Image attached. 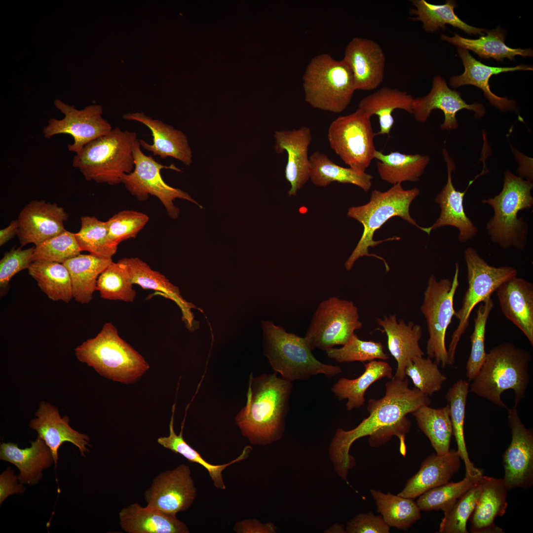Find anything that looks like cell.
I'll return each instance as SVG.
<instances>
[{
  "label": "cell",
  "instance_id": "74e56055",
  "mask_svg": "<svg viewBox=\"0 0 533 533\" xmlns=\"http://www.w3.org/2000/svg\"><path fill=\"white\" fill-rule=\"evenodd\" d=\"M175 404L172 406V415L169 423V435L168 436L160 437L157 439V443L175 454H179L185 457L189 461L198 463L205 468L211 477L216 488L225 490L226 485L223 480L222 472L229 465L240 462L246 458L252 450L250 446L244 448L241 454L231 461L223 464H212L204 459L199 453L187 443L183 438V433L185 420L183 421L181 430L177 435L174 428V418Z\"/></svg>",
  "mask_w": 533,
  "mask_h": 533
},
{
  "label": "cell",
  "instance_id": "ffe728a7",
  "mask_svg": "<svg viewBox=\"0 0 533 533\" xmlns=\"http://www.w3.org/2000/svg\"><path fill=\"white\" fill-rule=\"evenodd\" d=\"M343 60L351 69L356 90L370 91L382 82L385 56L382 48L376 41L354 38L346 45Z\"/></svg>",
  "mask_w": 533,
  "mask_h": 533
},
{
  "label": "cell",
  "instance_id": "816d5d0a",
  "mask_svg": "<svg viewBox=\"0 0 533 533\" xmlns=\"http://www.w3.org/2000/svg\"><path fill=\"white\" fill-rule=\"evenodd\" d=\"M81 252L75 233L65 229L62 233L35 246L32 261H42L63 264Z\"/></svg>",
  "mask_w": 533,
  "mask_h": 533
},
{
  "label": "cell",
  "instance_id": "b9f144b4",
  "mask_svg": "<svg viewBox=\"0 0 533 533\" xmlns=\"http://www.w3.org/2000/svg\"><path fill=\"white\" fill-rule=\"evenodd\" d=\"M412 414L419 429L429 439L436 454L443 455L447 453L453 435L449 405L438 409L423 405Z\"/></svg>",
  "mask_w": 533,
  "mask_h": 533
},
{
  "label": "cell",
  "instance_id": "3957f363",
  "mask_svg": "<svg viewBox=\"0 0 533 533\" xmlns=\"http://www.w3.org/2000/svg\"><path fill=\"white\" fill-rule=\"evenodd\" d=\"M531 353L509 343L491 349L479 371L471 381L469 390L498 407L508 408L501 398L508 389L514 392L515 405L526 396L530 383Z\"/></svg>",
  "mask_w": 533,
  "mask_h": 533
},
{
  "label": "cell",
  "instance_id": "f6af8a7d",
  "mask_svg": "<svg viewBox=\"0 0 533 533\" xmlns=\"http://www.w3.org/2000/svg\"><path fill=\"white\" fill-rule=\"evenodd\" d=\"M80 222V230L75 235L81 251H88L97 257L112 259L117 247L110 242L107 221H101L94 216H85L81 217Z\"/></svg>",
  "mask_w": 533,
  "mask_h": 533
},
{
  "label": "cell",
  "instance_id": "db71d44e",
  "mask_svg": "<svg viewBox=\"0 0 533 533\" xmlns=\"http://www.w3.org/2000/svg\"><path fill=\"white\" fill-rule=\"evenodd\" d=\"M149 221L147 214L135 210H124L116 213L107 221L110 243L117 247L123 241L136 237Z\"/></svg>",
  "mask_w": 533,
  "mask_h": 533
},
{
  "label": "cell",
  "instance_id": "d6986e66",
  "mask_svg": "<svg viewBox=\"0 0 533 533\" xmlns=\"http://www.w3.org/2000/svg\"><path fill=\"white\" fill-rule=\"evenodd\" d=\"M436 109L442 111L444 114V120L441 125L442 130L456 129L458 127L456 114L462 109L473 111L474 116L478 118H481L485 114L482 104L466 103L459 92L451 89L440 76L433 78L432 88L427 95L414 98L412 114L417 121L424 123L431 111Z\"/></svg>",
  "mask_w": 533,
  "mask_h": 533
},
{
  "label": "cell",
  "instance_id": "52a82bcc",
  "mask_svg": "<svg viewBox=\"0 0 533 533\" xmlns=\"http://www.w3.org/2000/svg\"><path fill=\"white\" fill-rule=\"evenodd\" d=\"M137 134L115 127L85 145L74 156L72 165L87 181L114 186L121 183L135 162L133 147Z\"/></svg>",
  "mask_w": 533,
  "mask_h": 533
},
{
  "label": "cell",
  "instance_id": "484cf974",
  "mask_svg": "<svg viewBox=\"0 0 533 533\" xmlns=\"http://www.w3.org/2000/svg\"><path fill=\"white\" fill-rule=\"evenodd\" d=\"M504 316L516 325L533 345V284L514 277L495 291Z\"/></svg>",
  "mask_w": 533,
  "mask_h": 533
},
{
  "label": "cell",
  "instance_id": "8fae6325",
  "mask_svg": "<svg viewBox=\"0 0 533 533\" xmlns=\"http://www.w3.org/2000/svg\"><path fill=\"white\" fill-rule=\"evenodd\" d=\"M453 280L438 281L434 274L429 277L423 293L420 309L427 323L429 338L426 344L428 357L443 368L452 365L445 344L447 329L455 316L454 300L459 286V266L456 264Z\"/></svg>",
  "mask_w": 533,
  "mask_h": 533
},
{
  "label": "cell",
  "instance_id": "4fadbf2b",
  "mask_svg": "<svg viewBox=\"0 0 533 533\" xmlns=\"http://www.w3.org/2000/svg\"><path fill=\"white\" fill-rule=\"evenodd\" d=\"M371 117L357 109L333 120L327 133L330 147L342 160L349 167L364 172L376 151Z\"/></svg>",
  "mask_w": 533,
  "mask_h": 533
},
{
  "label": "cell",
  "instance_id": "f5cc1de1",
  "mask_svg": "<svg viewBox=\"0 0 533 533\" xmlns=\"http://www.w3.org/2000/svg\"><path fill=\"white\" fill-rule=\"evenodd\" d=\"M405 374L412 380L415 388L428 396L440 390L447 380L438 365L428 357L414 359L406 367Z\"/></svg>",
  "mask_w": 533,
  "mask_h": 533
},
{
  "label": "cell",
  "instance_id": "6125c7cd",
  "mask_svg": "<svg viewBox=\"0 0 533 533\" xmlns=\"http://www.w3.org/2000/svg\"><path fill=\"white\" fill-rule=\"evenodd\" d=\"M328 532L332 533H346L345 529H344L343 526L340 524H335L332 527L330 528Z\"/></svg>",
  "mask_w": 533,
  "mask_h": 533
},
{
  "label": "cell",
  "instance_id": "8992f818",
  "mask_svg": "<svg viewBox=\"0 0 533 533\" xmlns=\"http://www.w3.org/2000/svg\"><path fill=\"white\" fill-rule=\"evenodd\" d=\"M77 359L101 376L123 383H132L150 368L144 358L119 336L111 322L75 349Z\"/></svg>",
  "mask_w": 533,
  "mask_h": 533
},
{
  "label": "cell",
  "instance_id": "f1b7e54d",
  "mask_svg": "<svg viewBox=\"0 0 533 533\" xmlns=\"http://www.w3.org/2000/svg\"><path fill=\"white\" fill-rule=\"evenodd\" d=\"M457 52L463 63L464 72L460 76L451 77L450 83L452 87L457 88L465 85L475 86L483 90L485 97L492 105L500 110L504 111L516 109L514 101L506 97L497 96L491 91L489 83V79L492 75L502 72L532 71V66L521 65L514 67H491L476 60L467 50L458 47Z\"/></svg>",
  "mask_w": 533,
  "mask_h": 533
},
{
  "label": "cell",
  "instance_id": "680465c9",
  "mask_svg": "<svg viewBox=\"0 0 533 533\" xmlns=\"http://www.w3.org/2000/svg\"><path fill=\"white\" fill-rule=\"evenodd\" d=\"M18 476L14 471L8 467L0 475V504L9 495L14 494H22L25 489L22 484L18 483Z\"/></svg>",
  "mask_w": 533,
  "mask_h": 533
},
{
  "label": "cell",
  "instance_id": "83f0119b",
  "mask_svg": "<svg viewBox=\"0 0 533 533\" xmlns=\"http://www.w3.org/2000/svg\"><path fill=\"white\" fill-rule=\"evenodd\" d=\"M461 458L457 450H450L446 454H433L421 463L419 470L408 479L398 495L415 498L428 490L449 482L457 473Z\"/></svg>",
  "mask_w": 533,
  "mask_h": 533
},
{
  "label": "cell",
  "instance_id": "c3c4849f",
  "mask_svg": "<svg viewBox=\"0 0 533 533\" xmlns=\"http://www.w3.org/2000/svg\"><path fill=\"white\" fill-rule=\"evenodd\" d=\"M480 478L444 512V516L440 524L439 533H468L467 523L476 507L481 493Z\"/></svg>",
  "mask_w": 533,
  "mask_h": 533
},
{
  "label": "cell",
  "instance_id": "e0dca14e",
  "mask_svg": "<svg viewBox=\"0 0 533 533\" xmlns=\"http://www.w3.org/2000/svg\"><path fill=\"white\" fill-rule=\"evenodd\" d=\"M196 496L190 469L185 464L157 475L144 494L147 506L176 516L188 510Z\"/></svg>",
  "mask_w": 533,
  "mask_h": 533
},
{
  "label": "cell",
  "instance_id": "e575fe53",
  "mask_svg": "<svg viewBox=\"0 0 533 533\" xmlns=\"http://www.w3.org/2000/svg\"><path fill=\"white\" fill-rule=\"evenodd\" d=\"M364 372L357 378H341L331 388L339 400H347L345 406L348 411L364 405L365 392L374 382L383 378L391 379L393 377L392 368L383 360L370 361L364 364Z\"/></svg>",
  "mask_w": 533,
  "mask_h": 533
},
{
  "label": "cell",
  "instance_id": "7dc6e473",
  "mask_svg": "<svg viewBox=\"0 0 533 533\" xmlns=\"http://www.w3.org/2000/svg\"><path fill=\"white\" fill-rule=\"evenodd\" d=\"M483 472L465 476L457 482H448L428 490L419 496L417 503L421 511L447 510L464 493L478 481Z\"/></svg>",
  "mask_w": 533,
  "mask_h": 533
},
{
  "label": "cell",
  "instance_id": "bcb514c9",
  "mask_svg": "<svg viewBox=\"0 0 533 533\" xmlns=\"http://www.w3.org/2000/svg\"><path fill=\"white\" fill-rule=\"evenodd\" d=\"M133 285L123 265L112 261L99 275L96 290L105 300L133 302L136 296Z\"/></svg>",
  "mask_w": 533,
  "mask_h": 533
},
{
  "label": "cell",
  "instance_id": "ba28073f",
  "mask_svg": "<svg viewBox=\"0 0 533 533\" xmlns=\"http://www.w3.org/2000/svg\"><path fill=\"white\" fill-rule=\"evenodd\" d=\"M264 354L274 372L293 381L307 380L312 376L324 375L328 378L342 372L339 366L323 363L312 354L305 337L287 332L271 321L262 322Z\"/></svg>",
  "mask_w": 533,
  "mask_h": 533
},
{
  "label": "cell",
  "instance_id": "277c9868",
  "mask_svg": "<svg viewBox=\"0 0 533 533\" xmlns=\"http://www.w3.org/2000/svg\"><path fill=\"white\" fill-rule=\"evenodd\" d=\"M419 194L418 188L405 190L401 184L398 183L393 185L390 189L384 192L374 190L371 193L368 203L349 208L347 216L359 222L363 226L364 230L357 246L345 263L347 270L351 269L355 262L363 256L374 257L382 261L386 272L389 270L385 260L376 254H370L369 248L375 247L385 241L399 240L400 237L394 236L385 240L375 241L373 239L374 233L390 218L395 216L402 218L423 231L424 228L417 224L409 212L411 202Z\"/></svg>",
  "mask_w": 533,
  "mask_h": 533
},
{
  "label": "cell",
  "instance_id": "60d3db41",
  "mask_svg": "<svg viewBox=\"0 0 533 533\" xmlns=\"http://www.w3.org/2000/svg\"><path fill=\"white\" fill-rule=\"evenodd\" d=\"M28 269L29 275L49 299L68 303L73 299L70 274L63 264L37 261L33 262Z\"/></svg>",
  "mask_w": 533,
  "mask_h": 533
},
{
  "label": "cell",
  "instance_id": "7a4b0ae2",
  "mask_svg": "<svg viewBox=\"0 0 533 533\" xmlns=\"http://www.w3.org/2000/svg\"><path fill=\"white\" fill-rule=\"evenodd\" d=\"M293 388L292 381L276 372L257 377L251 373L246 404L235 421L251 444L266 445L282 438Z\"/></svg>",
  "mask_w": 533,
  "mask_h": 533
},
{
  "label": "cell",
  "instance_id": "6f0895ef",
  "mask_svg": "<svg viewBox=\"0 0 533 533\" xmlns=\"http://www.w3.org/2000/svg\"><path fill=\"white\" fill-rule=\"evenodd\" d=\"M411 423L407 417H404L397 422L382 427L369 435V444L371 447H378L388 441L392 436H397L406 450L405 436L409 431Z\"/></svg>",
  "mask_w": 533,
  "mask_h": 533
},
{
  "label": "cell",
  "instance_id": "4dcf8cb0",
  "mask_svg": "<svg viewBox=\"0 0 533 533\" xmlns=\"http://www.w3.org/2000/svg\"><path fill=\"white\" fill-rule=\"evenodd\" d=\"M127 270L133 284L145 290H152L161 296L174 301L180 307L183 319L189 328H192L193 316L191 308L194 306L185 300L179 288L165 275L154 270L146 262L137 257L123 258L118 260Z\"/></svg>",
  "mask_w": 533,
  "mask_h": 533
},
{
  "label": "cell",
  "instance_id": "ab89813d",
  "mask_svg": "<svg viewBox=\"0 0 533 533\" xmlns=\"http://www.w3.org/2000/svg\"><path fill=\"white\" fill-rule=\"evenodd\" d=\"M415 6L410 10V13L415 15L414 20L419 21L423 28L427 32H434L440 28L445 30V25L450 24L459 28L468 34L483 36L486 29L478 28L468 25L462 21L454 12L457 4L453 0H446L443 4H434L424 0H413Z\"/></svg>",
  "mask_w": 533,
  "mask_h": 533
},
{
  "label": "cell",
  "instance_id": "d4e9b609",
  "mask_svg": "<svg viewBox=\"0 0 533 533\" xmlns=\"http://www.w3.org/2000/svg\"><path fill=\"white\" fill-rule=\"evenodd\" d=\"M122 118L141 123L151 131L152 143L149 144L144 140L140 139L139 143L141 147L162 159L172 157L181 161L186 165L190 164L191 151L186 136L181 131L142 112L127 113L123 115Z\"/></svg>",
  "mask_w": 533,
  "mask_h": 533
},
{
  "label": "cell",
  "instance_id": "f907efd6",
  "mask_svg": "<svg viewBox=\"0 0 533 533\" xmlns=\"http://www.w3.org/2000/svg\"><path fill=\"white\" fill-rule=\"evenodd\" d=\"M326 353L328 357L340 363L385 360L389 358L381 343L362 340L355 334L342 347L332 348Z\"/></svg>",
  "mask_w": 533,
  "mask_h": 533
},
{
  "label": "cell",
  "instance_id": "7c38bea8",
  "mask_svg": "<svg viewBox=\"0 0 533 533\" xmlns=\"http://www.w3.org/2000/svg\"><path fill=\"white\" fill-rule=\"evenodd\" d=\"M362 327L354 303L333 296L319 304L305 338L312 350L318 348L326 351L336 345H344Z\"/></svg>",
  "mask_w": 533,
  "mask_h": 533
},
{
  "label": "cell",
  "instance_id": "9c48e42d",
  "mask_svg": "<svg viewBox=\"0 0 533 533\" xmlns=\"http://www.w3.org/2000/svg\"><path fill=\"white\" fill-rule=\"evenodd\" d=\"M303 80L305 101L314 108L334 113L345 110L356 90L347 63L325 53L311 59Z\"/></svg>",
  "mask_w": 533,
  "mask_h": 533
},
{
  "label": "cell",
  "instance_id": "9a60e30c",
  "mask_svg": "<svg viewBox=\"0 0 533 533\" xmlns=\"http://www.w3.org/2000/svg\"><path fill=\"white\" fill-rule=\"evenodd\" d=\"M56 108L64 114L61 119L51 118L43 129L45 138L66 134L74 139L72 144L68 145L69 151L78 153L89 143L107 133L112 129L111 124L103 116V109L99 105H91L79 110L74 105L65 104L55 99Z\"/></svg>",
  "mask_w": 533,
  "mask_h": 533
},
{
  "label": "cell",
  "instance_id": "ac0fdd59",
  "mask_svg": "<svg viewBox=\"0 0 533 533\" xmlns=\"http://www.w3.org/2000/svg\"><path fill=\"white\" fill-rule=\"evenodd\" d=\"M68 219L65 209L56 203L42 200L31 201L17 219L19 225L17 235L21 246L29 243L37 246L62 233L66 229L64 222Z\"/></svg>",
  "mask_w": 533,
  "mask_h": 533
},
{
  "label": "cell",
  "instance_id": "1f68e13d",
  "mask_svg": "<svg viewBox=\"0 0 533 533\" xmlns=\"http://www.w3.org/2000/svg\"><path fill=\"white\" fill-rule=\"evenodd\" d=\"M121 528L128 533H189L186 524L176 516L134 503L119 513Z\"/></svg>",
  "mask_w": 533,
  "mask_h": 533
},
{
  "label": "cell",
  "instance_id": "f546056e",
  "mask_svg": "<svg viewBox=\"0 0 533 533\" xmlns=\"http://www.w3.org/2000/svg\"><path fill=\"white\" fill-rule=\"evenodd\" d=\"M29 442L31 446L23 449L19 448L17 444L1 443L0 458L18 468V481L21 484L32 486L38 483L42 478V471L50 467L54 459L49 448L39 436Z\"/></svg>",
  "mask_w": 533,
  "mask_h": 533
},
{
  "label": "cell",
  "instance_id": "8d00e7d4",
  "mask_svg": "<svg viewBox=\"0 0 533 533\" xmlns=\"http://www.w3.org/2000/svg\"><path fill=\"white\" fill-rule=\"evenodd\" d=\"M374 158L378 160L377 167L381 178L393 185L419 180L430 161L427 155L407 154L399 152L386 154L377 150Z\"/></svg>",
  "mask_w": 533,
  "mask_h": 533
},
{
  "label": "cell",
  "instance_id": "603a6c76",
  "mask_svg": "<svg viewBox=\"0 0 533 533\" xmlns=\"http://www.w3.org/2000/svg\"><path fill=\"white\" fill-rule=\"evenodd\" d=\"M443 154L447 166V181L435 199L441 208L440 214L435 223L429 227L424 228L423 231L429 234L432 230L438 228L452 226L458 230V240L466 242L478 232L477 227L466 215L463 205L464 195L472 184L469 182L464 191L456 190L452 179V172L456 168L455 164L445 148Z\"/></svg>",
  "mask_w": 533,
  "mask_h": 533
},
{
  "label": "cell",
  "instance_id": "7bdbcfd3",
  "mask_svg": "<svg viewBox=\"0 0 533 533\" xmlns=\"http://www.w3.org/2000/svg\"><path fill=\"white\" fill-rule=\"evenodd\" d=\"M469 383L460 379L448 391L446 399L450 408V416L453 428V434L457 445V452L463 461L465 476H475L482 471L476 468L470 460L464 438V424L466 403L469 390Z\"/></svg>",
  "mask_w": 533,
  "mask_h": 533
},
{
  "label": "cell",
  "instance_id": "4316f807",
  "mask_svg": "<svg viewBox=\"0 0 533 533\" xmlns=\"http://www.w3.org/2000/svg\"><path fill=\"white\" fill-rule=\"evenodd\" d=\"M481 493L469 520L472 533H503L495 523L497 517L503 516L507 508L508 490L502 478L484 476L480 478Z\"/></svg>",
  "mask_w": 533,
  "mask_h": 533
},
{
  "label": "cell",
  "instance_id": "30bf717a",
  "mask_svg": "<svg viewBox=\"0 0 533 533\" xmlns=\"http://www.w3.org/2000/svg\"><path fill=\"white\" fill-rule=\"evenodd\" d=\"M464 257L468 288L463 296L460 308L455 314L458 324L452 335L447 350L452 364L455 362L460 339L469 326L470 316L474 307L491 297L502 283L517 275V270L513 267L490 266L472 247L465 250Z\"/></svg>",
  "mask_w": 533,
  "mask_h": 533
},
{
  "label": "cell",
  "instance_id": "91938a15",
  "mask_svg": "<svg viewBox=\"0 0 533 533\" xmlns=\"http://www.w3.org/2000/svg\"><path fill=\"white\" fill-rule=\"evenodd\" d=\"M233 530L237 533H274L272 523H263L256 519H245L235 523Z\"/></svg>",
  "mask_w": 533,
  "mask_h": 533
},
{
  "label": "cell",
  "instance_id": "ee69618b",
  "mask_svg": "<svg viewBox=\"0 0 533 533\" xmlns=\"http://www.w3.org/2000/svg\"><path fill=\"white\" fill-rule=\"evenodd\" d=\"M377 511L390 527L406 530L421 518V510L413 499L371 489Z\"/></svg>",
  "mask_w": 533,
  "mask_h": 533
},
{
  "label": "cell",
  "instance_id": "d6a6232c",
  "mask_svg": "<svg viewBox=\"0 0 533 533\" xmlns=\"http://www.w3.org/2000/svg\"><path fill=\"white\" fill-rule=\"evenodd\" d=\"M414 98L412 95L405 91L384 87L362 98L357 109L371 117L373 115L378 116L380 131L375 133V136L387 135L389 136L394 122L392 116L393 111L401 109L412 114Z\"/></svg>",
  "mask_w": 533,
  "mask_h": 533
},
{
  "label": "cell",
  "instance_id": "5b68a950",
  "mask_svg": "<svg viewBox=\"0 0 533 533\" xmlns=\"http://www.w3.org/2000/svg\"><path fill=\"white\" fill-rule=\"evenodd\" d=\"M532 182L516 176L507 170L504 174L500 192L481 202L492 207L494 215L486 225L491 241L503 249L511 247L524 250L527 245L529 226L518 213L533 206Z\"/></svg>",
  "mask_w": 533,
  "mask_h": 533
},
{
  "label": "cell",
  "instance_id": "6da1fadb",
  "mask_svg": "<svg viewBox=\"0 0 533 533\" xmlns=\"http://www.w3.org/2000/svg\"><path fill=\"white\" fill-rule=\"evenodd\" d=\"M409 384L406 378L392 377L385 384L383 397L369 399L367 408L369 416L367 418L351 430L339 428L336 431L329 454L339 476L346 478L348 471L356 464L355 459L349 454L350 447L355 441L397 422L422 406L430 404L428 396L415 387L410 388Z\"/></svg>",
  "mask_w": 533,
  "mask_h": 533
},
{
  "label": "cell",
  "instance_id": "f35d334b",
  "mask_svg": "<svg viewBox=\"0 0 533 533\" xmlns=\"http://www.w3.org/2000/svg\"><path fill=\"white\" fill-rule=\"evenodd\" d=\"M311 165L310 179L315 186L326 187L337 182L348 183L360 188L365 192L372 186L373 177L365 172L351 167L345 168L332 161L325 154L314 152L310 156Z\"/></svg>",
  "mask_w": 533,
  "mask_h": 533
},
{
  "label": "cell",
  "instance_id": "cb8c5ba5",
  "mask_svg": "<svg viewBox=\"0 0 533 533\" xmlns=\"http://www.w3.org/2000/svg\"><path fill=\"white\" fill-rule=\"evenodd\" d=\"M380 329L386 334L388 349L397 363L394 377L404 379L406 367L414 359L421 357L424 353L419 345L422 334L421 327L413 322L406 323L403 319H397L395 314L377 318Z\"/></svg>",
  "mask_w": 533,
  "mask_h": 533
},
{
  "label": "cell",
  "instance_id": "94428289",
  "mask_svg": "<svg viewBox=\"0 0 533 533\" xmlns=\"http://www.w3.org/2000/svg\"><path fill=\"white\" fill-rule=\"evenodd\" d=\"M19 225L17 220L12 221L6 228L0 230V246H2L17 234Z\"/></svg>",
  "mask_w": 533,
  "mask_h": 533
},
{
  "label": "cell",
  "instance_id": "681fc988",
  "mask_svg": "<svg viewBox=\"0 0 533 533\" xmlns=\"http://www.w3.org/2000/svg\"><path fill=\"white\" fill-rule=\"evenodd\" d=\"M494 305L491 297L481 302L474 318V327L470 338L471 351L466 365V376L471 381L476 376L484 363L487 353L485 340L487 323Z\"/></svg>",
  "mask_w": 533,
  "mask_h": 533
},
{
  "label": "cell",
  "instance_id": "9f6ffc18",
  "mask_svg": "<svg viewBox=\"0 0 533 533\" xmlns=\"http://www.w3.org/2000/svg\"><path fill=\"white\" fill-rule=\"evenodd\" d=\"M390 528L381 515L376 516L370 512L358 514L348 521L345 531L348 533H388Z\"/></svg>",
  "mask_w": 533,
  "mask_h": 533
},
{
  "label": "cell",
  "instance_id": "2e32d148",
  "mask_svg": "<svg viewBox=\"0 0 533 533\" xmlns=\"http://www.w3.org/2000/svg\"><path fill=\"white\" fill-rule=\"evenodd\" d=\"M517 406L507 409L511 441L502 457V479L508 491L515 488L527 490L533 485V430L522 423Z\"/></svg>",
  "mask_w": 533,
  "mask_h": 533
},
{
  "label": "cell",
  "instance_id": "5bb4252c",
  "mask_svg": "<svg viewBox=\"0 0 533 533\" xmlns=\"http://www.w3.org/2000/svg\"><path fill=\"white\" fill-rule=\"evenodd\" d=\"M137 139L133 147L134 169L130 173L124 174L121 179V183L132 195L140 201H146L149 195L156 197L165 207L169 217L174 219L178 218L180 212L173 203L175 198L186 199L203 208L187 192L170 186L162 179V169L181 172L179 168L173 164L167 166L159 163L152 156L144 153Z\"/></svg>",
  "mask_w": 533,
  "mask_h": 533
},
{
  "label": "cell",
  "instance_id": "44dd1931",
  "mask_svg": "<svg viewBox=\"0 0 533 533\" xmlns=\"http://www.w3.org/2000/svg\"><path fill=\"white\" fill-rule=\"evenodd\" d=\"M274 149L278 153L284 151L288 154L285 168V178L291 188L289 196H295L310 179L311 165L308 155V148L312 139L308 127L298 129L277 131L275 132Z\"/></svg>",
  "mask_w": 533,
  "mask_h": 533
},
{
  "label": "cell",
  "instance_id": "7402d4cb",
  "mask_svg": "<svg viewBox=\"0 0 533 533\" xmlns=\"http://www.w3.org/2000/svg\"><path fill=\"white\" fill-rule=\"evenodd\" d=\"M35 415L36 418L29 423L31 428L35 430L49 448L56 467L58 460V450L65 442H69L76 446L82 457L89 452V437L79 433L69 425L70 419L60 416L57 407L49 403L41 401Z\"/></svg>",
  "mask_w": 533,
  "mask_h": 533
},
{
  "label": "cell",
  "instance_id": "836d02e7",
  "mask_svg": "<svg viewBox=\"0 0 533 533\" xmlns=\"http://www.w3.org/2000/svg\"><path fill=\"white\" fill-rule=\"evenodd\" d=\"M112 261L91 254H80L63 263L70 274L75 301L87 304L92 301L99 275Z\"/></svg>",
  "mask_w": 533,
  "mask_h": 533
},
{
  "label": "cell",
  "instance_id": "11a10c76",
  "mask_svg": "<svg viewBox=\"0 0 533 533\" xmlns=\"http://www.w3.org/2000/svg\"><path fill=\"white\" fill-rule=\"evenodd\" d=\"M34 248L26 249L13 248L4 253L0 261L1 297H3L8 290L12 277L20 271L29 268L33 263Z\"/></svg>",
  "mask_w": 533,
  "mask_h": 533
},
{
  "label": "cell",
  "instance_id": "d590c367",
  "mask_svg": "<svg viewBox=\"0 0 533 533\" xmlns=\"http://www.w3.org/2000/svg\"><path fill=\"white\" fill-rule=\"evenodd\" d=\"M486 36L478 39L463 38L457 34L452 37L441 34V38L448 42L457 46L459 48L470 50L484 59L493 58L502 62L504 58L512 61L516 55L524 57H532L533 50L531 49L511 48L504 43L506 34L500 27L492 30H486Z\"/></svg>",
  "mask_w": 533,
  "mask_h": 533
}]
</instances>
